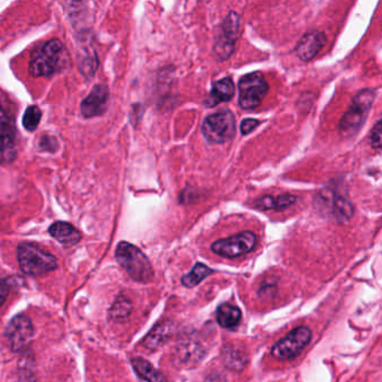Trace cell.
<instances>
[{
    "label": "cell",
    "instance_id": "cell-1",
    "mask_svg": "<svg viewBox=\"0 0 382 382\" xmlns=\"http://www.w3.org/2000/svg\"><path fill=\"white\" fill-rule=\"evenodd\" d=\"M69 63V55L59 40H51L36 46L32 52L30 72L36 78L51 77Z\"/></svg>",
    "mask_w": 382,
    "mask_h": 382
},
{
    "label": "cell",
    "instance_id": "cell-2",
    "mask_svg": "<svg viewBox=\"0 0 382 382\" xmlns=\"http://www.w3.org/2000/svg\"><path fill=\"white\" fill-rule=\"evenodd\" d=\"M116 260L134 281L147 283L154 276L147 257L134 245L123 241L116 249Z\"/></svg>",
    "mask_w": 382,
    "mask_h": 382
},
{
    "label": "cell",
    "instance_id": "cell-3",
    "mask_svg": "<svg viewBox=\"0 0 382 382\" xmlns=\"http://www.w3.org/2000/svg\"><path fill=\"white\" fill-rule=\"evenodd\" d=\"M19 267L30 276H42L57 269V258L34 243L23 242L17 250Z\"/></svg>",
    "mask_w": 382,
    "mask_h": 382
},
{
    "label": "cell",
    "instance_id": "cell-4",
    "mask_svg": "<svg viewBox=\"0 0 382 382\" xmlns=\"http://www.w3.org/2000/svg\"><path fill=\"white\" fill-rule=\"evenodd\" d=\"M376 91L372 89H366L359 92L353 98L352 103L339 121V133L344 137L356 135L366 121L369 113Z\"/></svg>",
    "mask_w": 382,
    "mask_h": 382
},
{
    "label": "cell",
    "instance_id": "cell-5",
    "mask_svg": "<svg viewBox=\"0 0 382 382\" xmlns=\"http://www.w3.org/2000/svg\"><path fill=\"white\" fill-rule=\"evenodd\" d=\"M202 134L210 144L230 142L235 135V116L230 110H221L208 116L202 123Z\"/></svg>",
    "mask_w": 382,
    "mask_h": 382
},
{
    "label": "cell",
    "instance_id": "cell-6",
    "mask_svg": "<svg viewBox=\"0 0 382 382\" xmlns=\"http://www.w3.org/2000/svg\"><path fill=\"white\" fill-rule=\"evenodd\" d=\"M239 106L243 110H254L259 107L269 91V84L262 72L245 75L239 81Z\"/></svg>",
    "mask_w": 382,
    "mask_h": 382
},
{
    "label": "cell",
    "instance_id": "cell-7",
    "mask_svg": "<svg viewBox=\"0 0 382 382\" xmlns=\"http://www.w3.org/2000/svg\"><path fill=\"white\" fill-rule=\"evenodd\" d=\"M240 28V16L235 11L227 13L220 27V33L215 38L214 52L221 61L229 59L235 52Z\"/></svg>",
    "mask_w": 382,
    "mask_h": 382
},
{
    "label": "cell",
    "instance_id": "cell-8",
    "mask_svg": "<svg viewBox=\"0 0 382 382\" xmlns=\"http://www.w3.org/2000/svg\"><path fill=\"white\" fill-rule=\"evenodd\" d=\"M257 237L250 231H243L230 238L215 241L211 246L212 252L225 258L243 256L254 250Z\"/></svg>",
    "mask_w": 382,
    "mask_h": 382
},
{
    "label": "cell",
    "instance_id": "cell-9",
    "mask_svg": "<svg viewBox=\"0 0 382 382\" xmlns=\"http://www.w3.org/2000/svg\"><path fill=\"white\" fill-rule=\"evenodd\" d=\"M310 341V331L305 326L293 330L291 333L278 341L273 349L271 356L279 360H289L298 356Z\"/></svg>",
    "mask_w": 382,
    "mask_h": 382
},
{
    "label": "cell",
    "instance_id": "cell-10",
    "mask_svg": "<svg viewBox=\"0 0 382 382\" xmlns=\"http://www.w3.org/2000/svg\"><path fill=\"white\" fill-rule=\"evenodd\" d=\"M5 335L11 350L19 352L30 344L34 337V326L28 316L19 314L9 322Z\"/></svg>",
    "mask_w": 382,
    "mask_h": 382
},
{
    "label": "cell",
    "instance_id": "cell-11",
    "mask_svg": "<svg viewBox=\"0 0 382 382\" xmlns=\"http://www.w3.org/2000/svg\"><path fill=\"white\" fill-rule=\"evenodd\" d=\"M16 133L13 119L0 104V162L11 163L16 157Z\"/></svg>",
    "mask_w": 382,
    "mask_h": 382
},
{
    "label": "cell",
    "instance_id": "cell-12",
    "mask_svg": "<svg viewBox=\"0 0 382 382\" xmlns=\"http://www.w3.org/2000/svg\"><path fill=\"white\" fill-rule=\"evenodd\" d=\"M109 102V89L104 84H96L81 103V113L86 118L103 115Z\"/></svg>",
    "mask_w": 382,
    "mask_h": 382
},
{
    "label": "cell",
    "instance_id": "cell-13",
    "mask_svg": "<svg viewBox=\"0 0 382 382\" xmlns=\"http://www.w3.org/2000/svg\"><path fill=\"white\" fill-rule=\"evenodd\" d=\"M326 36L324 33L310 32L305 35L304 38L298 42L295 52L297 57H300L302 61L308 62L318 55L322 51V48L325 46Z\"/></svg>",
    "mask_w": 382,
    "mask_h": 382
},
{
    "label": "cell",
    "instance_id": "cell-14",
    "mask_svg": "<svg viewBox=\"0 0 382 382\" xmlns=\"http://www.w3.org/2000/svg\"><path fill=\"white\" fill-rule=\"evenodd\" d=\"M235 94V86L232 79H221L212 84L211 92L208 94L206 104L210 108L215 107L222 102L230 101Z\"/></svg>",
    "mask_w": 382,
    "mask_h": 382
},
{
    "label": "cell",
    "instance_id": "cell-15",
    "mask_svg": "<svg viewBox=\"0 0 382 382\" xmlns=\"http://www.w3.org/2000/svg\"><path fill=\"white\" fill-rule=\"evenodd\" d=\"M48 232L55 240L67 247L74 246L82 238L78 229H75L72 225H69L67 222H55L50 227Z\"/></svg>",
    "mask_w": 382,
    "mask_h": 382
},
{
    "label": "cell",
    "instance_id": "cell-16",
    "mask_svg": "<svg viewBox=\"0 0 382 382\" xmlns=\"http://www.w3.org/2000/svg\"><path fill=\"white\" fill-rule=\"evenodd\" d=\"M296 200V196H291V194H281V196H266L256 201L254 206L257 208L264 210V211H268V210L281 211L283 208L293 206Z\"/></svg>",
    "mask_w": 382,
    "mask_h": 382
},
{
    "label": "cell",
    "instance_id": "cell-17",
    "mask_svg": "<svg viewBox=\"0 0 382 382\" xmlns=\"http://www.w3.org/2000/svg\"><path fill=\"white\" fill-rule=\"evenodd\" d=\"M131 364L139 377L147 382H167L165 376L161 371H158L155 366H152L147 360L142 358H134L131 360Z\"/></svg>",
    "mask_w": 382,
    "mask_h": 382
},
{
    "label": "cell",
    "instance_id": "cell-18",
    "mask_svg": "<svg viewBox=\"0 0 382 382\" xmlns=\"http://www.w3.org/2000/svg\"><path fill=\"white\" fill-rule=\"evenodd\" d=\"M241 312L232 304H223L218 308L217 321L225 329H232L240 322Z\"/></svg>",
    "mask_w": 382,
    "mask_h": 382
},
{
    "label": "cell",
    "instance_id": "cell-19",
    "mask_svg": "<svg viewBox=\"0 0 382 382\" xmlns=\"http://www.w3.org/2000/svg\"><path fill=\"white\" fill-rule=\"evenodd\" d=\"M332 213L337 221L345 223L353 217L354 208L349 198L341 196V194H337L332 201Z\"/></svg>",
    "mask_w": 382,
    "mask_h": 382
},
{
    "label": "cell",
    "instance_id": "cell-20",
    "mask_svg": "<svg viewBox=\"0 0 382 382\" xmlns=\"http://www.w3.org/2000/svg\"><path fill=\"white\" fill-rule=\"evenodd\" d=\"M213 273V270L211 268H208V266L203 265V264H196L191 270L190 273L185 275L182 278V283L184 286L192 288V287L198 286L201 281H204L208 276L211 275Z\"/></svg>",
    "mask_w": 382,
    "mask_h": 382
},
{
    "label": "cell",
    "instance_id": "cell-21",
    "mask_svg": "<svg viewBox=\"0 0 382 382\" xmlns=\"http://www.w3.org/2000/svg\"><path fill=\"white\" fill-rule=\"evenodd\" d=\"M131 313V303L127 297H118L110 310V318L116 322L126 321Z\"/></svg>",
    "mask_w": 382,
    "mask_h": 382
},
{
    "label": "cell",
    "instance_id": "cell-22",
    "mask_svg": "<svg viewBox=\"0 0 382 382\" xmlns=\"http://www.w3.org/2000/svg\"><path fill=\"white\" fill-rule=\"evenodd\" d=\"M40 118H42V111L36 106H30L25 111L23 117V125L25 129L30 131H34L40 125Z\"/></svg>",
    "mask_w": 382,
    "mask_h": 382
},
{
    "label": "cell",
    "instance_id": "cell-23",
    "mask_svg": "<svg viewBox=\"0 0 382 382\" xmlns=\"http://www.w3.org/2000/svg\"><path fill=\"white\" fill-rule=\"evenodd\" d=\"M167 330L169 329H166L165 326H156L145 339V344H146L145 347L148 349H156L159 347L162 341L167 337Z\"/></svg>",
    "mask_w": 382,
    "mask_h": 382
},
{
    "label": "cell",
    "instance_id": "cell-24",
    "mask_svg": "<svg viewBox=\"0 0 382 382\" xmlns=\"http://www.w3.org/2000/svg\"><path fill=\"white\" fill-rule=\"evenodd\" d=\"M381 120H378L376 126L372 129L371 136H370V144L374 150H380L381 147Z\"/></svg>",
    "mask_w": 382,
    "mask_h": 382
},
{
    "label": "cell",
    "instance_id": "cell-25",
    "mask_svg": "<svg viewBox=\"0 0 382 382\" xmlns=\"http://www.w3.org/2000/svg\"><path fill=\"white\" fill-rule=\"evenodd\" d=\"M259 123V121L257 120V119H245L240 125L241 134H250L258 127Z\"/></svg>",
    "mask_w": 382,
    "mask_h": 382
},
{
    "label": "cell",
    "instance_id": "cell-26",
    "mask_svg": "<svg viewBox=\"0 0 382 382\" xmlns=\"http://www.w3.org/2000/svg\"><path fill=\"white\" fill-rule=\"evenodd\" d=\"M9 291H11L9 283H7V281H4V279H0V308L3 306L5 300H7Z\"/></svg>",
    "mask_w": 382,
    "mask_h": 382
}]
</instances>
